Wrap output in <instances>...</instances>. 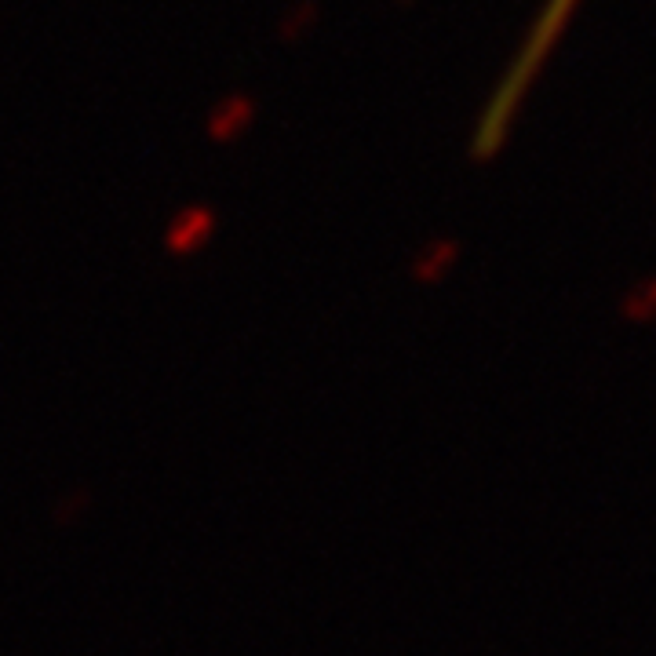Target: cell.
Returning <instances> with one entry per match:
<instances>
[{
  "label": "cell",
  "mask_w": 656,
  "mask_h": 656,
  "mask_svg": "<svg viewBox=\"0 0 656 656\" xmlns=\"http://www.w3.org/2000/svg\"><path fill=\"white\" fill-rule=\"evenodd\" d=\"M624 314H627L631 321H649V318H656V281H653V285L635 288V292L627 296Z\"/></svg>",
  "instance_id": "obj_2"
},
{
  "label": "cell",
  "mask_w": 656,
  "mask_h": 656,
  "mask_svg": "<svg viewBox=\"0 0 656 656\" xmlns=\"http://www.w3.org/2000/svg\"><path fill=\"white\" fill-rule=\"evenodd\" d=\"M569 8H573V0H554L551 11H547L544 19H540V30L533 33V41L525 44V55L522 62L511 70V77H507V84L500 88V95L489 103V113H485L482 121V132L492 135V139H500L503 128L511 124V113L514 106H518V95L525 92V84H529V77L536 73V66H540V59H544L547 44L554 41V33H558V26H562V19L569 15Z\"/></svg>",
  "instance_id": "obj_1"
}]
</instances>
